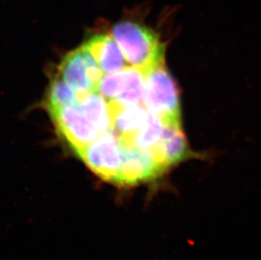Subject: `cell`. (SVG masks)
Segmentation results:
<instances>
[{"label":"cell","mask_w":261,"mask_h":260,"mask_svg":"<svg viewBox=\"0 0 261 260\" xmlns=\"http://www.w3.org/2000/svg\"><path fill=\"white\" fill-rule=\"evenodd\" d=\"M111 35L119 45L127 63L144 73L164 64L165 47L158 35L149 27L125 19L113 27Z\"/></svg>","instance_id":"cell-1"},{"label":"cell","mask_w":261,"mask_h":260,"mask_svg":"<svg viewBox=\"0 0 261 260\" xmlns=\"http://www.w3.org/2000/svg\"><path fill=\"white\" fill-rule=\"evenodd\" d=\"M144 105L164 125L181 127V105L177 86L164 64L145 73Z\"/></svg>","instance_id":"cell-2"},{"label":"cell","mask_w":261,"mask_h":260,"mask_svg":"<svg viewBox=\"0 0 261 260\" xmlns=\"http://www.w3.org/2000/svg\"><path fill=\"white\" fill-rule=\"evenodd\" d=\"M75 154L96 176L116 185L123 153L114 131L102 133L91 145Z\"/></svg>","instance_id":"cell-3"},{"label":"cell","mask_w":261,"mask_h":260,"mask_svg":"<svg viewBox=\"0 0 261 260\" xmlns=\"http://www.w3.org/2000/svg\"><path fill=\"white\" fill-rule=\"evenodd\" d=\"M49 113L59 133L75 153L91 145L101 135L78 105L49 111Z\"/></svg>","instance_id":"cell-4"},{"label":"cell","mask_w":261,"mask_h":260,"mask_svg":"<svg viewBox=\"0 0 261 260\" xmlns=\"http://www.w3.org/2000/svg\"><path fill=\"white\" fill-rule=\"evenodd\" d=\"M82 47L93 57L105 74L127 67L123 52L111 34L94 35Z\"/></svg>","instance_id":"cell-5"},{"label":"cell","mask_w":261,"mask_h":260,"mask_svg":"<svg viewBox=\"0 0 261 260\" xmlns=\"http://www.w3.org/2000/svg\"><path fill=\"white\" fill-rule=\"evenodd\" d=\"M151 151L158 162L168 171L191 157L182 128L178 126L164 125L163 135Z\"/></svg>","instance_id":"cell-6"},{"label":"cell","mask_w":261,"mask_h":260,"mask_svg":"<svg viewBox=\"0 0 261 260\" xmlns=\"http://www.w3.org/2000/svg\"><path fill=\"white\" fill-rule=\"evenodd\" d=\"M59 72L62 80L76 94L95 91L89 80L85 51L82 47L64 57L59 66Z\"/></svg>","instance_id":"cell-7"},{"label":"cell","mask_w":261,"mask_h":260,"mask_svg":"<svg viewBox=\"0 0 261 260\" xmlns=\"http://www.w3.org/2000/svg\"><path fill=\"white\" fill-rule=\"evenodd\" d=\"M78 106L100 134L111 130V118L108 100L97 91L76 94Z\"/></svg>","instance_id":"cell-8"},{"label":"cell","mask_w":261,"mask_h":260,"mask_svg":"<svg viewBox=\"0 0 261 260\" xmlns=\"http://www.w3.org/2000/svg\"><path fill=\"white\" fill-rule=\"evenodd\" d=\"M145 73L136 67H125L123 91L113 101L126 106L144 105Z\"/></svg>","instance_id":"cell-9"},{"label":"cell","mask_w":261,"mask_h":260,"mask_svg":"<svg viewBox=\"0 0 261 260\" xmlns=\"http://www.w3.org/2000/svg\"><path fill=\"white\" fill-rule=\"evenodd\" d=\"M164 123L156 116L149 113L146 120L133 139L134 147L152 150L163 135Z\"/></svg>","instance_id":"cell-10"},{"label":"cell","mask_w":261,"mask_h":260,"mask_svg":"<svg viewBox=\"0 0 261 260\" xmlns=\"http://www.w3.org/2000/svg\"><path fill=\"white\" fill-rule=\"evenodd\" d=\"M74 105H78L76 92L70 88L61 77L54 79L47 91V111L49 112Z\"/></svg>","instance_id":"cell-11"},{"label":"cell","mask_w":261,"mask_h":260,"mask_svg":"<svg viewBox=\"0 0 261 260\" xmlns=\"http://www.w3.org/2000/svg\"><path fill=\"white\" fill-rule=\"evenodd\" d=\"M125 83V68L112 74H104L96 86V91L104 98L114 100L123 91Z\"/></svg>","instance_id":"cell-12"}]
</instances>
